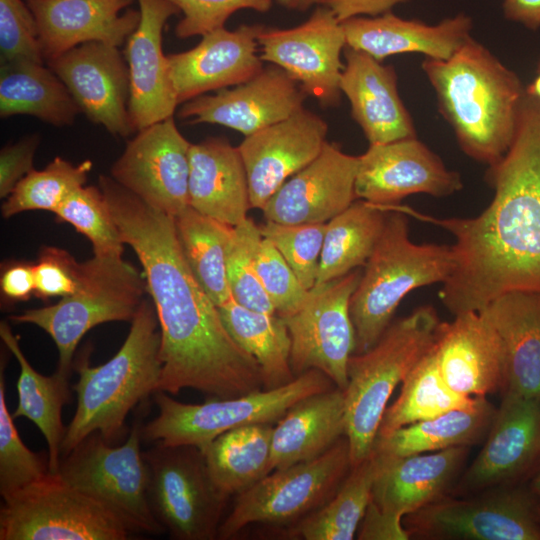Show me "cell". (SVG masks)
Here are the masks:
<instances>
[{
    "mask_svg": "<svg viewBox=\"0 0 540 540\" xmlns=\"http://www.w3.org/2000/svg\"><path fill=\"white\" fill-rule=\"evenodd\" d=\"M98 187L124 243L143 267L156 309L162 361L158 390L177 395L192 388L211 398H232L263 389L258 363L231 337L218 306L191 272L174 218L111 176L100 175Z\"/></svg>",
    "mask_w": 540,
    "mask_h": 540,
    "instance_id": "6da1fadb",
    "label": "cell"
},
{
    "mask_svg": "<svg viewBox=\"0 0 540 540\" xmlns=\"http://www.w3.org/2000/svg\"><path fill=\"white\" fill-rule=\"evenodd\" d=\"M486 181L494 196L474 217L436 218L398 205L454 237V268L439 291L453 316L479 312L508 291L540 292V99L525 92L513 142L488 166Z\"/></svg>",
    "mask_w": 540,
    "mask_h": 540,
    "instance_id": "7a4b0ae2",
    "label": "cell"
},
{
    "mask_svg": "<svg viewBox=\"0 0 540 540\" xmlns=\"http://www.w3.org/2000/svg\"><path fill=\"white\" fill-rule=\"evenodd\" d=\"M422 69L461 150L497 163L513 142L526 92L518 75L472 37L446 60L425 58Z\"/></svg>",
    "mask_w": 540,
    "mask_h": 540,
    "instance_id": "3957f363",
    "label": "cell"
},
{
    "mask_svg": "<svg viewBox=\"0 0 540 540\" xmlns=\"http://www.w3.org/2000/svg\"><path fill=\"white\" fill-rule=\"evenodd\" d=\"M130 322L124 343L111 359L91 366L89 355L83 353L74 364L79 375L72 386L77 407L66 429L61 458L93 432L117 445L128 431L129 412L158 390L161 332L153 301L145 298Z\"/></svg>",
    "mask_w": 540,
    "mask_h": 540,
    "instance_id": "277c9868",
    "label": "cell"
},
{
    "mask_svg": "<svg viewBox=\"0 0 540 540\" xmlns=\"http://www.w3.org/2000/svg\"><path fill=\"white\" fill-rule=\"evenodd\" d=\"M408 217L398 204L388 206L383 231L351 296L353 354L364 353L378 342L407 294L432 284L442 285L453 271L452 246L414 243Z\"/></svg>",
    "mask_w": 540,
    "mask_h": 540,
    "instance_id": "5b68a950",
    "label": "cell"
},
{
    "mask_svg": "<svg viewBox=\"0 0 540 540\" xmlns=\"http://www.w3.org/2000/svg\"><path fill=\"white\" fill-rule=\"evenodd\" d=\"M441 322L432 305L420 306L391 322L368 351L351 355L344 395L352 466L372 454L392 393L433 346Z\"/></svg>",
    "mask_w": 540,
    "mask_h": 540,
    "instance_id": "8992f818",
    "label": "cell"
},
{
    "mask_svg": "<svg viewBox=\"0 0 540 540\" xmlns=\"http://www.w3.org/2000/svg\"><path fill=\"white\" fill-rule=\"evenodd\" d=\"M147 292L145 278L122 257L79 262L75 290L59 302L11 315L15 323L33 324L53 339L58 350L56 372L70 378L82 337L107 322L131 321Z\"/></svg>",
    "mask_w": 540,
    "mask_h": 540,
    "instance_id": "52a82bcc",
    "label": "cell"
},
{
    "mask_svg": "<svg viewBox=\"0 0 540 540\" xmlns=\"http://www.w3.org/2000/svg\"><path fill=\"white\" fill-rule=\"evenodd\" d=\"M334 387L323 372L311 369L281 387L232 398H211L201 404L179 402L158 390L153 394L158 415L143 424L142 441L192 445L203 451L226 431L252 424L277 423L302 399Z\"/></svg>",
    "mask_w": 540,
    "mask_h": 540,
    "instance_id": "ba28073f",
    "label": "cell"
},
{
    "mask_svg": "<svg viewBox=\"0 0 540 540\" xmlns=\"http://www.w3.org/2000/svg\"><path fill=\"white\" fill-rule=\"evenodd\" d=\"M140 416L123 444H109L99 432H93L60 459L56 473L103 506L130 533L159 535L165 530L155 519L148 500L149 477L141 451Z\"/></svg>",
    "mask_w": 540,
    "mask_h": 540,
    "instance_id": "9c48e42d",
    "label": "cell"
},
{
    "mask_svg": "<svg viewBox=\"0 0 540 540\" xmlns=\"http://www.w3.org/2000/svg\"><path fill=\"white\" fill-rule=\"evenodd\" d=\"M155 519L176 540L218 538L229 497L214 484L202 450L159 442L142 452Z\"/></svg>",
    "mask_w": 540,
    "mask_h": 540,
    "instance_id": "30bf717a",
    "label": "cell"
},
{
    "mask_svg": "<svg viewBox=\"0 0 540 540\" xmlns=\"http://www.w3.org/2000/svg\"><path fill=\"white\" fill-rule=\"evenodd\" d=\"M351 467L344 435L318 457L270 472L236 495L231 512L220 525L218 539H231L253 523L295 524L336 493Z\"/></svg>",
    "mask_w": 540,
    "mask_h": 540,
    "instance_id": "8fae6325",
    "label": "cell"
},
{
    "mask_svg": "<svg viewBox=\"0 0 540 540\" xmlns=\"http://www.w3.org/2000/svg\"><path fill=\"white\" fill-rule=\"evenodd\" d=\"M538 499L527 485L446 495L402 522L409 539L540 540Z\"/></svg>",
    "mask_w": 540,
    "mask_h": 540,
    "instance_id": "7c38bea8",
    "label": "cell"
},
{
    "mask_svg": "<svg viewBox=\"0 0 540 540\" xmlns=\"http://www.w3.org/2000/svg\"><path fill=\"white\" fill-rule=\"evenodd\" d=\"M0 540H126L130 532L57 473L2 498Z\"/></svg>",
    "mask_w": 540,
    "mask_h": 540,
    "instance_id": "4fadbf2b",
    "label": "cell"
},
{
    "mask_svg": "<svg viewBox=\"0 0 540 540\" xmlns=\"http://www.w3.org/2000/svg\"><path fill=\"white\" fill-rule=\"evenodd\" d=\"M361 275L355 269L314 285L297 311L281 317L291 339L290 364L295 377L317 369L335 387L346 389L348 362L355 347L349 305Z\"/></svg>",
    "mask_w": 540,
    "mask_h": 540,
    "instance_id": "5bb4252c",
    "label": "cell"
},
{
    "mask_svg": "<svg viewBox=\"0 0 540 540\" xmlns=\"http://www.w3.org/2000/svg\"><path fill=\"white\" fill-rule=\"evenodd\" d=\"M260 57L286 71L323 107L340 103V78L346 38L342 23L319 5L302 24L287 28L263 27L258 34Z\"/></svg>",
    "mask_w": 540,
    "mask_h": 540,
    "instance_id": "9a60e30c",
    "label": "cell"
},
{
    "mask_svg": "<svg viewBox=\"0 0 540 540\" xmlns=\"http://www.w3.org/2000/svg\"><path fill=\"white\" fill-rule=\"evenodd\" d=\"M540 463V396L503 393L476 458L449 495L525 484Z\"/></svg>",
    "mask_w": 540,
    "mask_h": 540,
    "instance_id": "2e32d148",
    "label": "cell"
},
{
    "mask_svg": "<svg viewBox=\"0 0 540 540\" xmlns=\"http://www.w3.org/2000/svg\"><path fill=\"white\" fill-rule=\"evenodd\" d=\"M191 144L174 117L147 126L127 143L111 177L148 205L171 217L190 207Z\"/></svg>",
    "mask_w": 540,
    "mask_h": 540,
    "instance_id": "e0dca14e",
    "label": "cell"
},
{
    "mask_svg": "<svg viewBox=\"0 0 540 540\" xmlns=\"http://www.w3.org/2000/svg\"><path fill=\"white\" fill-rule=\"evenodd\" d=\"M358 157L356 198L372 204L397 205L413 194L442 198L463 188L460 174L417 137L369 145Z\"/></svg>",
    "mask_w": 540,
    "mask_h": 540,
    "instance_id": "ac0fdd59",
    "label": "cell"
},
{
    "mask_svg": "<svg viewBox=\"0 0 540 540\" xmlns=\"http://www.w3.org/2000/svg\"><path fill=\"white\" fill-rule=\"evenodd\" d=\"M82 113L115 137L134 132L129 114L130 78L118 47L88 42L49 61Z\"/></svg>",
    "mask_w": 540,
    "mask_h": 540,
    "instance_id": "d6986e66",
    "label": "cell"
},
{
    "mask_svg": "<svg viewBox=\"0 0 540 540\" xmlns=\"http://www.w3.org/2000/svg\"><path fill=\"white\" fill-rule=\"evenodd\" d=\"M306 92L286 71L269 65L250 80L181 104L189 124H217L251 135L303 108Z\"/></svg>",
    "mask_w": 540,
    "mask_h": 540,
    "instance_id": "ffe728a7",
    "label": "cell"
},
{
    "mask_svg": "<svg viewBox=\"0 0 540 540\" xmlns=\"http://www.w3.org/2000/svg\"><path fill=\"white\" fill-rule=\"evenodd\" d=\"M328 125L304 107L245 136L238 146L247 172L251 208L263 209L273 194L311 163L327 142Z\"/></svg>",
    "mask_w": 540,
    "mask_h": 540,
    "instance_id": "44dd1931",
    "label": "cell"
},
{
    "mask_svg": "<svg viewBox=\"0 0 540 540\" xmlns=\"http://www.w3.org/2000/svg\"><path fill=\"white\" fill-rule=\"evenodd\" d=\"M137 1L140 21L123 52L129 70V114L134 132L172 117L179 106L162 39L168 19L180 11L169 0Z\"/></svg>",
    "mask_w": 540,
    "mask_h": 540,
    "instance_id": "7402d4cb",
    "label": "cell"
},
{
    "mask_svg": "<svg viewBox=\"0 0 540 540\" xmlns=\"http://www.w3.org/2000/svg\"><path fill=\"white\" fill-rule=\"evenodd\" d=\"M263 25L225 27L202 36L187 51L168 54L170 75L179 105L195 97L240 85L262 71L258 34Z\"/></svg>",
    "mask_w": 540,
    "mask_h": 540,
    "instance_id": "603a6c76",
    "label": "cell"
},
{
    "mask_svg": "<svg viewBox=\"0 0 540 540\" xmlns=\"http://www.w3.org/2000/svg\"><path fill=\"white\" fill-rule=\"evenodd\" d=\"M359 157L326 142L320 154L290 177L262 209L266 220L281 224L327 223L357 198Z\"/></svg>",
    "mask_w": 540,
    "mask_h": 540,
    "instance_id": "cb8c5ba5",
    "label": "cell"
},
{
    "mask_svg": "<svg viewBox=\"0 0 540 540\" xmlns=\"http://www.w3.org/2000/svg\"><path fill=\"white\" fill-rule=\"evenodd\" d=\"M469 448L407 456H387L377 452L378 468L370 504L397 523L416 510L449 495L463 472Z\"/></svg>",
    "mask_w": 540,
    "mask_h": 540,
    "instance_id": "d4e9b609",
    "label": "cell"
},
{
    "mask_svg": "<svg viewBox=\"0 0 540 540\" xmlns=\"http://www.w3.org/2000/svg\"><path fill=\"white\" fill-rule=\"evenodd\" d=\"M135 0H25L38 29L44 62L72 48L101 42L121 46L137 28Z\"/></svg>",
    "mask_w": 540,
    "mask_h": 540,
    "instance_id": "484cf974",
    "label": "cell"
},
{
    "mask_svg": "<svg viewBox=\"0 0 540 540\" xmlns=\"http://www.w3.org/2000/svg\"><path fill=\"white\" fill-rule=\"evenodd\" d=\"M435 344L440 373L455 392L483 398L502 392L505 375L500 340L480 312L442 321Z\"/></svg>",
    "mask_w": 540,
    "mask_h": 540,
    "instance_id": "4316f807",
    "label": "cell"
},
{
    "mask_svg": "<svg viewBox=\"0 0 540 540\" xmlns=\"http://www.w3.org/2000/svg\"><path fill=\"white\" fill-rule=\"evenodd\" d=\"M344 58L340 90L369 145L416 137L413 120L398 92L394 67L349 47H345Z\"/></svg>",
    "mask_w": 540,
    "mask_h": 540,
    "instance_id": "83f0119b",
    "label": "cell"
},
{
    "mask_svg": "<svg viewBox=\"0 0 540 540\" xmlns=\"http://www.w3.org/2000/svg\"><path fill=\"white\" fill-rule=\"evenodd\" d=\"M341 23L346 47L363 51L381 62L388 56L403 53L446 60L472 37L473 28L472 18L463 13L434 25L392 12L355 17Z\"/></svg>",
    "mask_w": 540,
    "mask_h": 540,
    "instance_id": "f1b7e54d",
    "label": "cell"
},
{
    "mask_svg": "<svg viewBox=\"0 0 540 540\" xmlns=\"http://www.w3.org/2000/svg\"><path fill=\"white\" fill-rule=\"evenodd\" d=\"M500 340L503 393L540 396V292H505L479 311Z\"/></svg>",
    "mask_w": 540,
    "mask_h": 540,
    "instance_id": "f546056e",
    "label": "cell"
},
{
    "mask_svg": "<svg viewBox=\"0 0 540 540\" xmlns=\"http://www.w3.org/2000/svg\"><path fill=\"white\" fill-rule=\"evenodd\" d=\"M189 204L197 212L237 226L251 208L249 183L238 147L221 137L191 144Z\"/></svg>",
    "mask_w": 540,
    "mask_h": 540,
    "instance_id": "4dcf8cb0",
    "label": "cell"
},
{
    "mask_svg": "<svg viewBox=\"0 0 540 540\" xmlns=\"http://www.w3.org/2000/svg\"><path fill=\"white\" fill-rule=\"evenodd\" d=\"M345 435V395L334 387L293 405L274 426L271 470L311 460Z\"/></svg>",
    "mask_w": 540,
    "mask_h": 540,
    "instance_id": "1f68e13d",
    "label": "cell"
},
{
    "mask_svg": "<svg viewBox=\"0 0 540 540\" xmlns=\"http://www.w3.org/2000/svg\"><path fill=\"white\" fill-rule=\"evenodd\" d=\"M80 112L66 85L44 62L1 64V118L28 115L63 127L72 125Z\"/></svg>",
    "mask_w": 540,
    "mask_h": 540,
    "instance_id": "d6a6232c",
    "label": "cell"
},
{
    "mask_svg": "<svg viewBox=\"0 0 540 540\" xmlns=\"http://www.w3.org/2000/svg\"><path fill=\"white\" fill-rule=\"evenodd\" d=\"M0 337L20 368L16 384L18 404L12 416L14 419L25 417L38 427L48 445L50 472L56 473L67 429L62 421V409L72 399L70 378L57 372L51 376L37 372L24 356L18 338L6 321L0 323Z\"/></svg>",
    "mask_w": 540,
    "mask_h": 540,
    "instance_id": "836d02e7",
    "label": "cell"
},
{
    "mask_svg": "<svg viewBox=\"0 0 540 540\" xmlns=\"http://www.w3.org/2000/svg\"><path fill=\"white\" fill-rule=\"evenodd\" d=\"M495 410L486 398H481L472 407L454 409L376 438L373 451L387 456H407L471 447L485 440Z\"/></svg>",
    "mask_w": 540,
    "mask_h": 540,
    "instance_id": "e575fe53",
    "label": "cell"
},
{
    "mask_svg": "<svg viewBox=\"0 0 540 540\" xmlns=\"http://www.w3.org/2000/svg\"><path fill=\"white\" fill-rule=\"evenodd\" d=\"M273 429L269 423L234 428L202 451L211 479L224 495H238L272 472Z\"/></svg>",
    "mask_w": 540,
    "mask_h": 540,
    "instance_id": "d590c367",
    "label": "cell"
},
{
    "mask_svg": "<svg viewBox=\"0 0 540 540\" xmlns=\"http://www.w3.org/2000/svg\"><path fill=\"white\" fill-rule=\"evenodd\" d=\"M218 309L231 337L258 363L263 389L281 387L296 378L290 364V335L280 316L251 310L232 297Z\"/></svg>",
    "mask_w": 540,
    "mask_h": 540,
    "instance_id": "8d00e7d4",
    "label": "cell"
},
{
    "mask_svg": "<svg viewBox=\"0 0 540 540\" xmlns=\"http://www.w3.org/2000/svg\"><path fill=\"white\" fill-rule=\"evenodd\" d=\"M387 212L388 206L356 199L326 223L315 285L365 265L383 231Z\"/></svg>",
    "mask_w": 540,
    "mask_h": 540,
    "instance_id": "74e56055",
    "label": "cell"
},
{
    "mask_svg": "<svg viewBox=\"0 0 540 540\" xmlns=\"http://www.w3.org/2000/svg\"><path fill=\"white\" fill-rule=\"evenodd\" d=\"M435 343L401 383L400 395L386 408L376 438L454 409L472 407L483 398L459 394L448 386L439 370Z\"/></svg>",
    "mask_w": 540,
    "mask_h": 540,
    "instance_id": "f35d334b",
    "label": "cell"
},
{
    "mask_svg": "<svg viewBox=\"0 0 540 540\" xmlns=\"http://www.w3.org/2000/svg\"><path fill=\"white\" fill-rule=\"evenodd\" d=\"M378 458L351 467L336 493L319 509L289 526L288 536L304 540H352L371 499Z\"/></svg>",
    "mask_w": 540,
    "mask_h": 540,
    "instance_id": "ab89813d",
    "label": "cell"
},
{
    "mask_svg": "<svg viewBox=\"0 0 540 540\" xmlns=\"http://www.w3.org/2000/svg\"><path fill=\"white\" fill-rule=\"evenodd\" d=\"M183 256L201 287L221 306L231 298L226 276V249L234 226L188 207L174 217Z\"/></svg>",
    "mask_w": 540,
    "mask_h": 540,
    "instance_id": "60d3db41",
    "label": "cell"
},
{
    "mask_svg": "<svg viewBox=\"0 0 540 540\" xmlns=\"http://www.w3.org/2000/svg\"><path fill=\"white\" fill-rule=\"evenodd\" d=\"M92 167L91 160L74 164L55 157L44 169H34L18 182L2 204L3 217L33 210L54 213L70 193L85 185Z\"/></svg>",
    "mask_w": 540,
    "mask_h": 540,
    "instance_id": "b9f144b4",
    "label": "cell"
},
{
    "mask_svg": "<svg viewBox=\"0 0 540 540\" xmlns=\"http://www.w3.org/2000/svg\"><path fill=\"white\" fill-rule=\"evenodd\" d=\"M54 214L59 221L71 224L88 238L94 256L122 257L126 244L99 187H79L65 198Z\"/></svg>",
    "mask_w": 540,
    "mask_h": 540,
    "instance_id": "7bdbcfd3",
    "label": "cell"
},
{
    "mask_svg": "<svg viewBox=\"0 0 540 540\" xmlns=\"http://www.w3.org/2000/svg\"><path fill=\"white\" fill-rule=\"evenodd\" d=\"M262 239L259 226L247 218L234 226L226 249V276L231 297L254 311L276 314L258 277L254 255Z\"/></svg>",
    "mask_w": 540,
    "mask_h": 540,
    "instance_id": "ee69618b",
    "label": "cell"
},
{
    "mask_svg": "<svg viewBox=\"0 0 540 540\" xmlns=\"http://www.w3.org/2000/svg\"><path fill=\"white\" fill-rule=\"evenodd\" d=\"M3 360L0 372V494L2 498L50 472L48 453L31 451L20 438L6 403Z\"/></svg>",
    "mask_w": 540,
    "mask_h": 540,
    "instance_id": "f6af8a7d",
    "label": "cell"
},
{
    "mask_svg": "<svg viewBox=\"0 0 540 540\" xmlns=\"http://www.w3.org/2000/svg\"><path fill=\"white\" fill-rule=\"evenodd\" d=\"M289 264L305 289L314 287L323 247L326 223L288 225L267 220L259 226Z\"/></svg>",
    "mask_w": 540,
    "mask_h": 540,
    "instance_id": "bcb514c9",
    "label": "cell"
},
{
    "mask_svg": "<svg viewBox=\"0 0 540 540\" xmlns=\"http://www.w3.org/2000/svg\"><path fill=\"white\" fill-rule=\"evenodd\" d=\"M254 261L258 277L276 314L283 317L297 311L309 290L304 288L289 264L268 239L262 237L258 243Z\"/></svg>",
    "mask_w": 540,
    "mask_h": 540,
    "instance_id": "7dc6e473",
    "label": "cell"
},
{
    "mask_svg": "<svg viewBox=\"0 0 540 540\" xmlns=\"http://www.w3.org/2000/svg\"><path fill=\"white\" fill-rule=\"evenodd\" d=\"M0 60L44 62L36 21L25 0H0Z\"/></svg>",
    "mask_w": 540,
    "mask_h": 540,
    "instance_id": "c3c4849f",
    "label": "cell"
},
{
    "mask_svg": "<svg viewBox=\"0 0 540 540\" xmlns=\"http://www.w3.org/2000/svg\"><path fill=\"white\" fill-rule=\"evenodd\" d=\"M183 18L175 27V34L180 39L203 36L216 29L223 28L228 18L242 9L267 12L272 7V0H169Z\"/></svg>",
    "mask_w": 540,
    "mask_h": 540,
    "instance_id": "681fc988",
    "label": "cell"
},
{
    "mask_svg": "<svg viewBox=\"0 0 540 540\" xmlns=\"http://www.w3.org/2000/svg\"><path fill=\"white\" fill-rule=\"evenodd\" d=\"M79 262L67 251L44 247L34 264L35 296L47 300L71 294L77 285Z\"/></svg>",
    "mask_w": 540,
    "mask_h": 540,
    "instance_id": "f907efd6",
    "label": "cell"
},
{
    "mask_svg": "<svg viewBox=\"0 0 540 540\" xmlns=\"http://www.w3.org/2000/svg\"><path fill=\"white\" fill-rule=\"evenodd\" d=\"M40 142L38 134L21 138L0 152V197L6 198L18 182L34 170L33 161Z\"/></svg>",
    "mask_w": 540,
    "mask_h": 540,
    "instance_id": "816d5d0a",
    "label": "cell"
},
{
    "mask_svg": "<svg viewBox=\"0 0 540 540\" xmlns=\"http://www.w3.org/2000/svg\"><path fill=\"white\" fill-rule=\"evenodd\" d=\"M2 297L10 302L26 301L35 295L34 264L13 261L4 266L0 278Z\"/></svg>",
    "mask_w": 540,
    "mask_h": 540,
    "instance_id": "f5cc1de1",
    "label": "cell"
},
{
    "mask_svg": "<svg viewBox=\"0 0 540 540\" xmlns=\"http://www.w3.org/2000/svg\"><path fill=\"white\" fill-rule=\"evenodd\" d=\"M411 0H321L320 5L327 7L339 22L355 17H373L391 12L398 4Z\"/></svg>",
    "mask_w": 540,
    "mask_h": 540,
    "instance_id": "db71d44e",
    "label": "cell"
},
{
    "mask_svg": "<svg viewBox=\"0 0 540 540\" xmlns=\"http://www.w3.org/2000/svg\"><path fill=\"white\" fill-rule=\"evenodd\" d=\"M504 17L529 30L540 28V0H503Z\"/></svg>",
    "mask_w": 540,
    "mask_h": 540,
    "instance_id": "11a10c76",
    "label": "cell"
},
{
    "mask_svg": "<svg viewBox=\"0 0 540 540\" xmlns=\"http://www.w3.org/2000/svg\"><path fill=\"white\" fill-rule=\"evenodd\" d=\"M284 8L296 11H306L313 5H320L321 0H275Z\"/></svg>",
    "mask_w": 540,
    "mask_h": 540,
    "instance_id": "9f6ffc18",
    "label": "cell"
},
{
    "mask_svg": "<svg viewBox=\"0 0 540 540\" xmlns=\"http://www.w3.org/2000/svg\"><path fill=\"white\" fill-rule=\"evenodd\" d=\"M526 482L529 490L540 501V463L531 473Z\"/></svg>",
    "mask_w": 540,
    "mask_h": 540,
    "instance_id": "6f0895ef",
    "label": "cell"
},
{
    "mask_svg": "<svg viewBox=\"0 0 540 540\" xmlns=\"http://www.w3.org/2000/svg\"><path fill=\"white\" fill-rule=\"evenodd\" d=\"M526 93L530 96L540 99V59L537 65L536 75L533 81L525 86Z\"/></svg>",
    "mask_w": 540,
    "mask_h": 540,
    "instance_id": "680465c9",
    "label": "cell"
},
{
    "mask_svg": "<svg viewBox=\"0 0 540 540\" xmlns=\"http://www.w3.org/2000/svg\"><path fill=\"white\" fill-rule=\"evenodd\" d=\"M537 514H538V518H539V521H540V501L538 500V504H537Z\"/></svg>",
    "mask_w": 540,
    "mask_h": 540,
    "instance_id": "91938a15",
    "label": "cell"
}]
</instances>
